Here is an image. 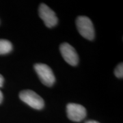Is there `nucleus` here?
<instances>
[{"label": "nucleus", "instance_id": "obj_5", "mask_svg": "<svg viewBox=\"0 0 123 123\" xmlns=\"http://www.w3.org/2000/svg\"><path fill=\"white\" fill-rule=\"evenodd\" d=\"M67 116L73 122H80L84 120L86 114V110L84 106L77 103H69L66 106Z\"/></svg>", "mask_w": 123, "mask_h": 123}, {"label": "nucleus", "instance_id": "obj_10", "mask_svg": "<svg viewBox=\"0 0 123 123\" xmlns=\"http://www.w3.org/2000/svg\"><path fill=\"white\" fill-rule=\"evenodd\" d=\"M2 101H3V94H2L1 91L0 90V104L1 103Z\"/></svg>", "mask_w": 123, "mask_h": 123}, {"label": "nucleus", "instance_id": "obj_11", "mask_svg": "<svg viewBox=\"0 0 123 123\" xmlns=\"http://www.w3.org/2000/svg\"><path fill=\"white\" fill-rule=\"evenodd\" d=\"M86 123H99L97 122V121H94V120H89V121H87Z\"/></svg>", "mask_w": 123, "mask_h": 123}, {"label": "nucleus", "instance_id": "obj_4", "mask_svg": "<svg viewBox=\"0 0 123 123\" xmlns=\"http://www.w3.org/2000/svg\"><path fill=\"white\" fill-rule=\"evenodd\" d=\"M38 12L40 17L42 18L47 27L51 28L57 25L58 18L55 15V13L47 5L44 4L40 5Z\"/></svg>", "mask_w": 123, "mask_h": 123}, {"label": "nucleus", "instance_id": "obj_8", "mask_svg": "<svg viewBox=\"0 0 123 123\" xmlns=\"http://www.w3.org/2000/svg\"><path fill=\"white\" fill-rule=\"evenodd\" d=\"M114 75L118 78L123 77V63H120L114 70Z\"/></svg>", "mask_w": 123, "mask_h": 123}, {"label": "nucleus", "instance_id": "obj_2", "mask_svg": "<svg viewBox=\"0 0 123 123\" xmlns=\"http://www.w3.org/2000/svg\"><path fill=\"white\" fill-rule=\"evenodd\" d=\"M76 26L79 34L86 39L92 40L94 38V28L91 20L87 17L80 16L76 19Z\"/></svg>", "mask_w": 123, "mask_h": 123}, {"label": "nucleus", "instance_id": "obj_3", "mask_svg": "<svg viewBox=\"0 0 123 123\" xmlns=\"http://www.w3.org/2000/svg\"><path fill=\"white\" fill-rule=\"evenodd\" d=\"M34 69L43 84L47 86H52L55 81V77L51 68L47 64L38 63L34 65Z\"/></svg>", "mask_w": 123, "mask_h": 123}, {"label": "nucleus", "instance_id": "obj_6", "mask_svg": "<svg viewBox=\"0 0 123 123\" xmlns=\"http://www.w3.org/2000/svg\"><path fill=\"white\" fill-rule=\"evenodd\" d=\"M60 51L64 60L71 66H76L79 62V57L75 49L68 43H62L60 47Z\"/></svg>", "mask_w": 123, "mask_h": 123}, {"label": "nucleus", "instance_id": "obj_1", "mask_svg": "<svg viewBox=\"0 0 123 123\" xmlns=\"http://www.w3.org/2000/svg\"><path fill=\"white\" fill-rule=\"evenodd\" d=\"M20 99L36 110H41L44 107V100L38 94L31 90H24L19 94Z\"/></svg>", "mask_w": 123, "mask_h": 123}, {"label": "nucleus", "instance_id": "obj_9", "mask_svg": "<svg viewBox=\"0 0 123 123\" xmlns=\"http://www.w3.org/2000/svg\"><path fill=\"white\" fill-rule=\"evenodd\" d=\"M4 79L3 77V76L0 75V88H1L4 85Z\"/></svg>", "mask_w": 123, "mask_h": 123}, {"label": "nucleus", "instance_id": "obj_7", "mask_svg": "<svg viewBox=\"0 0 123 123\" xmlns=\"http://www.w3.org/2000/svg\"><path fill=\"white\" fill-rule=\"evenodd\" d=\"M12 50V44L8 40L0 39V55L10 53Z\"/></svg>", "mask_w": 123, "mask_h": 123}]
</instances>
